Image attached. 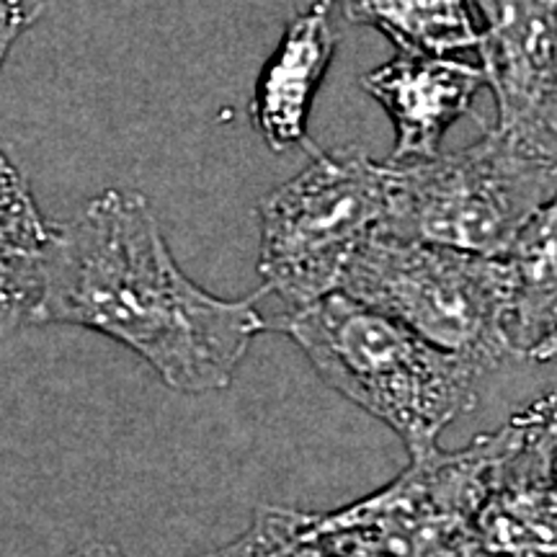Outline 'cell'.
Listing matches in <instances>:
<instances>
[{"label": "cell", "instance_id": "obj_1", "mask_svg": "<svg viewBox=\"0 0 557 557\" xmlns=\"http://www.w3.org/2000/svg\"><path fill=\"white\" fill-rule=\"evenodd\" d=\"M263 287L225 299L173 259L150 199L107 189L58 225L32 325H75L127 346L186 395L230 387L250 344L271 331Z\"/></svg>", "mask_w": 557, "mask_h": 557}, {"label": "cell", "instance_id": "obj_2", "mask_svg": "<svg viewBox=\"0 0 557 557\" xmlns=\"http://www.w3.org/2000/svg\"><path fill=\"white\" fill-rule=\"evenodd\" d=\"M269 323L295 341L325 385L393 429L410 457L438 447V434L478 406V380L493 372L344 292L276 312Z\"/></svg>", "mask_w": 557, "mask_h": 557}, {"label": "cell", "instance_id": "obj_3", "mask_svg": "<svg viewBox=\"0 0 557 557\" xmlns=\"http://www.w3.org/2000/svg\"><path fill=\"white\" fill-rule=\"evenodd\" d=\"M387 163L382 233L480 256H506L557 194V135L491 127L455 152Z\"/></svg>", "mask_w": 557, "mask_h": 557}, {"label": "cell", "instance_id": "obj_4", "mask_svg": "<svg viewBox=\"0 0 557 557\" xmlns=\"http://www.w3.org/2000/svg\"><path fill=\"white\" fill-rule=\"evenodd\" d=\"M421 338L498 369L508 341L511 276L500 256L377 233L348 263L341 289Z\"/></svg>", "mask_w": 557, "mask_h": 557}, {"label": "cell", "instance_id": "obj_5", "mask_svg": "<svg viewBox=\"0 0 557 557\" xmlns=\"http://www.w3.org/2000/svg\"><path fill=\"white\" fill-rule=\"evenodd\" d=\"M387 214V163L359 150H318L259 205V274L289 308L341 289L357 250Z\"/></svg>", "mask_w": 557, "mask_h": 557}, {"label": "cell", "instance_id": "obj_6", "mask_svg": "<svg viewBox=\"0 0 557 557\" xmlns=\"http://www.w3.org/2000/svg\"><path fill=\"white\" fill-rule=\"evenodd\" d=\"M504 447L506 426L465 449L434 447L410 457L393 483L315 519L364 557H480L472 519Z\"/></svg>", "mask_w": 557, "mask_h": 557}, {"label": "cell", "instance_id": "obj_7", "mask_svg": "<svg viewBox=\"0 0 557 557\" xmlns=\"http://www.w3.org/2000/svg\"><path fill=\"white\" fill-rule=\"evenodd\" d=\"M498 127L557 135V0H472Z\"/></svg>", "mask_w": 557, "mask_h": 557}, {"label": "cell", "instance_id": "obj_8", "mask_svg": "<svg viewBox=\"0 0 557 557\" xmlns=\"http://www.w3.org/2000/svg\"><path fill=\"white\" fill-rule=\"evenodd\" d=\"M480 557H557V465L532 423H506V447L472 519Z\"/></svg>", "mask_w": 557, "mask_h": 557}, {"label": "cell", "instance_id": "obj_9", "mask_svg": "<svg viewBox=\"0 0 557 557\" xmlns=\"http://www.w3.org/2000/svg\"><path fill=\"white\" fill-rule=\"evenodd\" d=\"M361 88L385 109L395 127L389 160L431 158L442 150L447 129L472 114L485 73L451 54H406L369 70Z\"/></svg>", "mask_w": 557, "mask_h": 557}, {"label": "cell", "instance_id": "obj_10", "mask_svg": "<svg viewBox=\"0 0 557 557\" xmlns=\"http://www.w3.org/2000/svg\"><path fill=\"white\" fill-rule=\"evenodd\" d=\"M329 11L315 3L292 18L256 81L250 120L274 152L312 145L308 137L312 101L329 73L338 39Z\"/></svg>", "mask_w": 557, "mask_h": 557}, {"label": "cell", "instance_id": "obj_11", "mask_svg": "<svg viewBox=\"0 0 557 557\" xmlns=\"http://www.w3.org/2000/svg\"><path fill=\"white\" fill-rule=\"evenodd\" d=\"M54 233L29 181L0 150V338L32 325Z\"/></svg>", "mask_w": 557, "mask_h": 557}, {"label": "cell", "instance_id": "obj_12", "mask_svg": "<svg viewBox=\"0 0 557 557\" xmlns=\"http://www.w3.org/2000/svg\"><path fill=\"white\" fill-rule=\"evenodd\" d=\"M500 259L511 276L508 341L513 357L524 359L527 348L557 323V194Z\"/></svg>", "mask_w": 557, "mask_h": 557}, {"label": "cell", "instance_id": "obj_13", "mask_svg": "<svg viewBox=\"0 0 557 557\" xmlns=\"http://www.w3.org/2000/svg\"><path fill=\"white\" fill-rule=\"evenodd\" d=\"M348 24L377 29L406 54L478 50L472 0H341Z\"/></svg>", "mask_w": 557, "mask_h": 557}, {"label": "cell", "instance_id": "obj_14", "mask_svg": "<svg viewBox=\"0 0 557 557\" xmlns=\"http://www.w3.org/2000/svg\"><path fill=\"white\" fill-rule=\"evenodd\" d=\"M205 557H364L341 534L318 524L315 513L261 506L240 537Z\"/></svg>", "mask_w": 557, "mask_h": 557}, {"label": "cell", "instance_id": "obj_15", "mask_svg": "<svg viewBox=\"0 0 557 557\" xmlns=\"http://www.w3.org/2000/svg\"><path fill=\"white\" fill-rule=\"evenodd\" d=\"M41 0H0V73L13 45L37 24Z\"/></svg>", "mask_w": 557, "mask_h": 557}, {"label": "cell", "instance_id": "obj_16", "mask_svg": "<svg viewBox=\"0 0 557 557\" xmlns=\"http://www.w3.org/2000/svg\"><path fill=\"white\" fill-rule=\"evenodd\" d=\"M519 416L532 423L534 431L542 436V442L547 444L549 455H553L557 465V389L529 403L527 408L519 410Z\"/></svg>", "mask_w": 557, "mask_h": 557}, {"label": "cell", "instance_id": "obj_17", "mask_svg": "<svg viewBox=\"0 0 557 557\" xmlns=\"http://www.w3.org/2000/svg\"><path fill=\"white\" fill-rule=\"evenodd\" d=\"M524 359L537 361V364H557V323L549 325V329L527 348Z\"/></svg>", "mask_w": 557, "mask_h": 557}, {"label": "cell", "instance_id": "obj_18", "mask_svg": "<svg viewBox=\"0 0 557 557\" xmlns=\"http://www.w3.org/2000/svg\"><path fill=\"white\" fill-rule=\"evenodd\" d=\"M67 557H127L120 547L109 545V542H88V545L75 547Z\"/></svg>", "mask_w": 557, "mask_h": 557}, {"label": "cell", "instance_id": "obj_19", "mask_svg": "<svg viewBox=\"0 0 557 557\" xmlns=\"http://www.w3.org/2000/svg\"><path fill=\"white\" fill-rule=\"evenodd\" d=\"M318 3H320V5H325V9H331V5H333V3H338V0H318Z\"/></svg>", "mask_w": 557, "mask_h": 557}]
</instances>
